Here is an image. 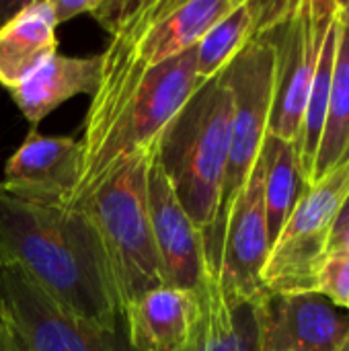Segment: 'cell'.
I'll use <instances>...</instances> for the list:
<instances>
[{
    "mask_svg": "<svg viewBox=\"0 0 349 351\" xmlns=\"http://www.w3.org/2000/svg\"><path fill=\"white\" fill-rule=\"evenodd\" d=\"M237 4L239 0H144L111 43L132 62L154 68L193 49Z\"/></svg>",
    "mask_w": 349,
    "mask_h": 351,
    "instance_id": "cell-9",
    "label": "cell"
},
{
    "mask_svg": "<svg viewBox=\"0 0 349 351\" xmlns=\"http://www.w3.org/2000/svg\"><path fill=\"white\" fill-rule=\"evenodd\" d=\"M349 197V160L315 185H304L261 271L269 294L319 292L331 234Z\"/></svg>",
    "mask_w": 349,
    "mask_h": 351,
    "instance_id": "cell-7",
    "label": "cell"
},
{
    "mask_svg": "<svg viewBox=\"0 0 349 351\" xmlns=\"http://www.w3.org/2000/svg\"><path fill=\"white\" fill-rule=\"evenodd\" d=\"M103 53L97 56H62L60 51L39 64L23 82L10 88L14 105L35 128L56 107L76 95H95L101 82Z\"/></svg>",
    "mask_w": 349,
    "mask_h": 351,
    "instance_id": "cell-15",
    "label": "cell"
},
{
    "mask_svg": "<svg viewBox=\"0 0 349 351\" xmlns=\"http://www.w3.org/2000/svg\"><path fill=\"white\" fill-rule=\"evenodd\" d=\"M261 14L263 0H239V4L202 37L195 45L197 78L202 84L224 72L241 53L261 27Z\"/></svg>",
    "mask_w": 349,
    "mask_h": 351,
    "instance_id": "cell-19",
    "label": "cell"
},
{
    "mask_svg": "<svg viewBox=\"0 0 349 351\" xmlns=\"http://www.w3.org/2000/svg\"><path fill=\"white\" fill-rule=\"evenodd\" d=\"M232 95L226 74L206 80L158 136L156 158L204 241L212 232L228 162Z\"/></svg>",
    "mask_w": 349,
    "mask_h": 351,
    "instance_id": "cell-3",
    "label": "cell"
},
{
    "mask_svg": "<svg viewBox=\"0 0 349 351\" xmlns=\"http://www.w3.org/2000/svg\"><path fill=\"white\" fill-rule=\"evenodd\" d=\"M224 74L232 95V121L220 208L214 228L204 241L206 261L212 276L218 267V255L228 210L243 185L247 183V177L251 175L261 154L263 140L269 128L276 86V53L263 23L251 37V41L241 49V53L228 64Z\"/></svg>",
    "mask_w": 349,
    "mask_h": 351,
    "instance_id": "cell-5",
    "label": "cell"
},
{
    "mask_svg": "<svg viewBox=\"0 0 349 351\" xmlns=\"http://www.w3.org/2000/svg\"><path fill=\"white\" fill-rule=\"evenodd\" d=\"M82 171V144L70 136H43L35 128L6 160L0 189L10 195L66 206Z\"/></svg>",
    "mask_w": 349,
    "mask_h": 351,
    "instance_id": "cell-13",
    "label": "cell"
},
{
    "mask_svg": "<svg viewBox=\"0 0 349 351\" xmlns=\"http://www.w3.org/2000/svg\"><path fill=\"white\" fill-rule=\"evenodd\" d=\"M337 0L263 2V27L276 53V86L267 132L298 144L309 93Z\"/></svg>",
    "mask_w": 349,
    "mask_h": 351,
    "instance_id": "cell-6",
    "label": "cell"
},
{
    "mask_svg": "<svg viewBox=\"0 0 349 351\" xmlns=\"http://www.w3.org/2000/svg\"><path fill=\"white\" fill-rule=\"evenodd\" d=\"M257 319L261 351H341L349 335V311L321 292H263Z\"/></svg>",
    "mask_w": 349,
    "mask_h": 351,
    "instance_id": "cell-11",
    "label": "cell"
},
{
    "mask_svg": "<svg viewBox=\"0 0 349 351\" xmlns=\"http://www.w3.org/2000/svg\"><path fill=\"white\" fill-rule=\"evenodd\" d=\"M58 23L47 0L25 2L0 27V84L14 88L39 64L58 53Z\"/></svg>",
    "mask_w": 349,
    "mask_h": 351,
    "instance_id": "cell-16",
    "label": "cell"
},
{
    "mask_svg": "<svg viewBox=\"0 0 349 351\" xmlns=\"http://www.w3.org/2000/svg\"><path fill=\"white\" fill-rule=\"evenodd\" d=\"M346 160H349V27L339 16V41L327 123L309 185H315L325 175L341 167Z\"/></svg>",
    "mask_w": 349,
    "mask_h": 351,
    "instance_id": "cell-20",
    "label": "cell"
},
{
    "mask_svg": "<svg viewBox=\"0 0 349 351\" xmlns=\"http://www.w3.org/2000/svg\"><path fill=\"white\" fill-rule=\"evenodd\" d=\"M0 351H25L2 302H0Z\"/></svg>",
    "mask_w": 349,
    "mask_h": 351,
    "instance_id": "cell-24",
    "label": "cell"
},
{
    "mask_svg": "<svg viewBox=\"0 0 349 351\" xmlns=\"http://www.w3.org/2000/svg\"><path fill=\"white\" fill-rule=\"evenodd\" d=\"M200 298L202 317L185 351H261L257 302H228L214 276Z\"/></svg>",
    "mask_w": 349,
    "mask_h": 351,
    "instance_id": "cell-17",
    "label": "cell"
},
{
    "mask_svg": "<svg viewBox=\"0 0 349 351\" xmlns=\"http://www.w3.org/2000/svg\"><path fill=\"white\" fill-rule=\"evenodd\" d=\"M0 302L25 351H132L125 331L72 313L12 263H0Z\"/></svg>",
    "mask_w": 349,
    "mask_h": 351,
    "instance_id": "cell-8",
    "label": "cell"
},
{
    "mask_svg": "<svg viewBox=\"0 0 349 351\" xmlns=\"http://www.w3.org/2000/svg\"><path fill=\"white\" fill-rule=\"evenodd\" d=\"M25 2L21 0H0V27L6 25L21 8H23Z\"/></svg>",
    "mask_w": 349,
    "mask_h": 351,
    "instance_id": "cell-26",
    "label": "cell"
},
{
    "mask_svg": "<svg viewBox=\"0 0 349 351\" xmlns=\"http://www.w3.org/2000/svg\"><path fill=\"white\" fill-rule=\"evenodd\" d=\"M337 6H339V16H341V21L349 27V0H337Z\"/></svg>",
    "mask_w": 349,
    "mask_h": 351,
    "instance_id": "cell-27",
    "label": "cell"
},
{
    "mask_svg": "<svg viewBox=\"0 0 349 351\" xmlns=\"http://www.w3.org/2000/svg\"><path fill=\"white\" fill-rule=\"evenodd\" d=\"M263 154H259L247 183L234 197L220 245L214 278L228 302H257L263 284L261 271L269 255V234L263 197Z\"/></svg>",
    "mask_w": 349,
    "mask_h": 351,
    "instance_id": "cell-10",
    "label": "cell"
},
{
    "mask_svg": "<svg viewBox=\"0 0 349 351\" xmlns=\"http://www.w3.org/2000/svg\"><path fill=\"white\" fill-rule=\"evenodd\" d=\"M319 292L349 311V251H333L325 257L319 276Z\"/></svg>",
    "mask_w": 349,
    "mask_h": 351,
    "instance_id": "cell-21",
    "label": "cell"
},
{
    "mask_svg": "<svg viewBox=\"0 0 349 351\" xmlns=\"http://www.w3.org/2000/svg\"><path fill=\"white\" fill-rule=\"evenodd\" d=\"M263 197H265V216H267V234L269 249L280 237L284 224L288 222L302 189V177L298 169L294 144L276 138L267 132L263 140Z\"/></svg>",
    "mask_w": 349,
    "mask_h": 351,
    "instance_id": "cell-18",
    "label": "cell"
},
{
    "mask_svg": "<svg viewBox=\"0 0 349 351\" xmlns=\"http://www.w3.org/2000/svg\"><path fill=\"white\" fill-rule=\"evenodd\" d=\"M51 6V12L56 16V23H64L70 19H76L80 14H91L97 6V0H47Z\"/></svg>",
    "mask_w": 349,
    "mask_h": 351,
    "instance_id": "cell-23",
    "label": "cell"
},
{
    "mask_svg": "<svg viewBox=\"0 0 349 351\" xmlns=\"http://www.w3.org/2000/svg\"><path fill=\"white\" fill-rule=\"evenodd\" d=\"M0 263L21 267L72 313L125 331L101 237L84 210L0 189Z\"/></svg>",
    "mask_w": 349,
    "mask_h": 351,
    "instance_id": "cell-2",
    "label": "cell"
},
{
    "mask_svg": "<svg viewBox=\"0 0 349 351\" xmlns=\"http://www.w3.org/2000/svg\"><path fill=\"white\" fill-rule=\"evenodd\" d=\"M146 199L165 284L202 294L212 276L206 261L204 237L175 195L156 158V150L148 167Z\"/></svg>",
    "mask_w": 349,
    "mask_h": 351,
    "instance_id": "cell-12",
    "label": "cell"
},
{
    "mask_svg": "<svg viewBox=\"0 0 349 351\" xmlns=\"http://www.w3.org/2000/svg\"><path fill=\"white\" fill-rule=\"evenodd\" d=\"M200 317V294L171 286L142 294L121 315L132 351H185Z\"/></svg>",
    "mask_w": 349,
    "mask_h": 351,
    "instance_id": "cell-14",
    "label": "cell"
},
{
    "mask_svg": "<svg viewBox=\"0 0 349 351\" xmlns=\"http://www.w3.org/2000/svg\"><path fill=\"white\" fill-rule=\"evenodd\" d=\"M346 220H349V197H348V202H346V206H344V210H341V214H339L337 224H339V222H346Z\"/></svg>",
    "mask_w": 349,
    "mask_h": 351,
    "instance_id": "cell-28",
    "label": "cell"
},
{
    "mask_svg": "<svg viewBox=\"0 0 349 351\" xmlns=\"http://www.w3.org/2000/svg\"><path fill=\"white\" fill-rule=\"evenodd\" d=\"M200 86L195 47L165 64L144 68L109 43L80 140V179L66 208H80L123 160L152 148Z\"/></svg>",
    "mask_w": 349,
    "mask_h": 351,
    "instance_id": "cell-1",
    "label": "cell"
},
{
    "mask_svg": "<svg viewBox=\"0 0 349 351\" xmlns=\"http://www.w3.org/2000/svg\"><path fill=\"white\" fill-rule=\"evenodd\" d=\"M152 152L154 146L123 160L101 187L76 208L84 210L97 226L121 315L142 294L167 286L146 199V177Z\"/></svg>",
    "mask_w": 349,
    "mask_h": 351,
    "instance_id": "cell-4",
    "label": "cell"
},
{
    "mask_svg": "<svg viewBox=\"0 0 349 351\" xmlns=\"http://www.w3.org/2000/svg\"><path fill=\"white\" fill-rule=\"evenodd\" d=\"M333 251H349V220L335 224V230L329 243V253Z\"/></svg>",
    "mask_w": 349,
    "mask_h": 351,
    "instance_id": "cell-25",
    "label": "cell"
},
{
    "mask_svg": "<svg viewBox=\"0 0 349 351\" xmlns=\"http://www.w3.org/2000/svg\"><path fill=\"white\" fill-rule=\"evenodd\" d=\"M144 0H97L95 10L91 16L111 35H119L128 23L134 19V14L142 8Z\"/></svg>",
    "mask_w": 349,
    "mask_h": 351,
    "instance_id": "cell-22",
    "label": "cell"
},
{
    "mask_svg": "<svg viewBox=\"0 0 349 351\" xmlns=\"http://www.w3.org/2000/svg\"><path fill=\"white\" fill-rule=\"evenodd\" d=\"M341 351H349V335H348V339H346V343L341 346Z\"/></svg>",
    "mask_w": 349,
    "mask_h": 351,
    "instance_id": "cell-29",
    "label": "cell"
}]
</instances>
